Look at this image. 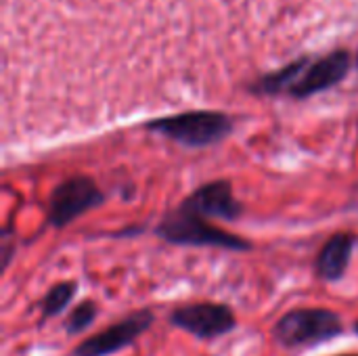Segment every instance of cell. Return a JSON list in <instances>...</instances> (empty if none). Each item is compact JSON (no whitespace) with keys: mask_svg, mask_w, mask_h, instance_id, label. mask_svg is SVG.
I'll return each mask as SVG.
<instances>
[{"mask_svg":"<svg viewBox=\"0 0 358 356\" xmlns=\"http://www.w3.org/2000/svg\"><path fill=\"white\" fill-rule=\"evenodd\" d=\"M145 128L187 147H208L227 138L233 132V122L220 111H185L151 120Z\"/></svg>","mask_w":358,"mask_h":356,"instance_id":"cell-1","label":"cell"},{"mask_svg":"<svg viewBox=\"0 0 358 356\" xmlns=\"http://www.w3.org/2000/svg\"><path fill=\"white\" fill-rule=\"evenodd\" d=\"M155 233L174 245H212L233 252H248L252 250V243L231 235L218 227H212L203 216L193 214L185 208H178L170 212L155 229Z\"/></svg>","mask_w":358,"mask_h":356,"instance_id":"cell-2","label":"cell"},{"mask_svg":"<svg viewBox=\"0 0 358 356\" xmlns=\"http://www.w3.org/2000/svg\"><path fill=\"white\" fill-rule=\"evenodd\" d=\"M340 334H342V319L334 311H325V308L294 311L285 315L275 327V338L289 348L327 342Z\"/></svg>","mask_w":358,"mask_h":356,"instance_id":"cell-3","label":"cell"},{"mask_svg":"<svg viewBox=\"0 0 358 356\" xmlns=\"http://www.w3.org/2000/svg\"><path fill=\"white\" fill-rule=\"evenodd\" d=\"M105 201V195L96 187V183L88 176H73L61 183L48 201V222L55 229H61L73 222L78 216L86 214L88 210L99 208Z\"/></svg>","mask_w":358,"mask_h":356,"instance_id":"cell-4","label":"cell"},{"mask_svg":"<svg viewBox=\"0 0 358 356\" xmlns=\"http://www.w3.org/2000/svg\"><path fill=\"white\" fill-rule=\"evenodd\" d=\"M350 65L352 59L348 50H331L329 55L321 57L319 61L306 67V71L289 86V94L294 99H308L313 94L325 92L338 86L350 73Z\"/></svg>","mask_w":358,"mask_h":356,"instance_id":"cell-5","label":"cell"},{"mask_svg":"<svg viewBox=\"0 0 358 356\" xmlns=\"http://www.w3.org/2000/svg\"><path fill=\"white\" fill-rule=\"evenodd\" d=\"M170 321L176 327H180V329H185V332H189L201 340L224 336L231 329H235V323H237L235 315L229 306L212 304V302L182 306V308L172 313Z\"/></svg>","mask_w":358,"mask_h":356,"instance_id":"cell-6","label":"cell"},{"mask_svg":"<svg viewBox=\"0 0 358 356\" xmlns=\"http://www.w3.org/2000/svg\"><path fill=\"white\" fill-rule=\"evenodd\" d=\"M151 323H153V313L151 311L134 313L128 319L120 321L117 325H111L107 332L84 340L76 348L73 356H109L117 353V350H124L141 334H145Z\"/></svg>","mask_w":358,"mask_h":356,"instance_id":"cell-7","label":"cell"},{"mask_svg":"<svg viewBox=\"0 0 358 356\" xmlns=\"http://www.w3.org/2000/svg\"><path fill=\"white\" fill-rule=\"evenodd\" d=\"M180 208L199 214L203 218H220V220H237L243 212V206L237 201L231 183L227 180H214L199 187L182 201Z\"/></svg>","mask_w":358,"mask_h":356,"instance_id":"cell-8","label":"cell"},{"mask_svg":"<svg viewBox=\"0 0 358 356\" xmlns=\"http://www.w3.org/2000/svg\"><path fill=\"white\" fill-rule=\"evenodd\" d=\"M355 245H357L355 235H348V233L334 235L317 256V273H319V277L325 279V281L342 279L346 269H348Z\"/></svg>","mask_w":358,"mask_h":356,"instance_id":"cell-9","label":"cell"},{"mask_svg":"<svg viewBox=\"0 0 358 356\" xmlns=\"http://www.w3.org/2000/svg\"><path fill=\"white\" fill-rule=\"evenodd\" d=\"M310 63L308 57H302V59H296L294 63L281 67L279 71H273V73H266L262 76L256 84H254V90L256 92H264V94H277L281 90H289V86L300 78L302 69H306Z\"/></svg>","mask_w":358,"mask_h":356,"instance_id":"cell-10","label":"cell"},{"mask_svg":"<svg viewBox=\"0 0 358 356\" xmlns=\"http://www.w3.org/2000/svg\"><path fill=\"white\" fill-rule=\"evenodd\" d=\"M73 294H76V283H57L55 287H50V292L42 300V315L55 317L63 313L67 304L71 302Z\"/></svg>","mask_w":358,"mask_h":356,"instance_id":"cell-11","label":"cell"},{"mask_svg":"<svg viewBox=\"0 0 358 356\" xmlns=\"http://www.w3.org/2000/svg\"><path fill=\"white\" fill-rule=\"evenodd\" d=\"M94 317H96V306H94V302H84V304H80V306L69 315V319H67V323H65V332H67V334H80V332H84V329L94 321Z\"/></svg>","mask_w":358,"mask_h":356,"instance_id":"cell-12","label":"cell"},{"mask_svg":"<svg viewBox=\"0 0 358 356\" xmlns=\"http://www.w3.org/2000/svg\"><path fill=\"white\" fill-rule=\"evenodd\" d=\"M355 329H357V334H358V323H357V325H355Z\"/></svg>","mask_w":358,"mask_h":356,"instance_id":"cell-13","label":"cell"}]
</instances>
